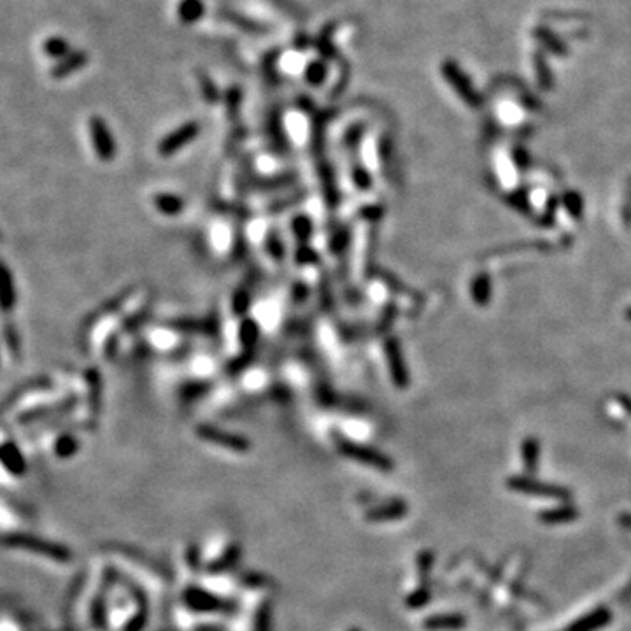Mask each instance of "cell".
<instances>
[{
  "label": "cell",
  "mask_w": 631,
  "mask_h": 631,
  "mask_svg": "<svg viewBox=\"0 0 631 631\" xmlns=\"http://www.w3.org/2000/svg\"><path fill=\"white\" fill-rule=\"evenodd\" d=\"M297 261L300 265H305V263H316L317 261V255L314 251H312V249H309V248H300L298 249V253H297Z\"/></svg>",
  "instance_id": "36"
},
{
  "label": "cell",
  "mask_w": 631,
  "mask_h": 631,
  "mask_svg": "<svg viewBox=\"0 0 631 631\" xmlns=\"http://www.w3.org/2000/svg\"><path fill=\"white\" fill-rule=\"evenodd\" d=\"M335 27H337V23H328L327 27L321 30V33L317 35V39L314 43L316 50L319 51V55L324 60H337L339 58V50L334 46V43H331V37H334Z\"/></svg>",
  "instance_id": "12"
},
{
  "label": "cell",
  "mask_w": 631,
  "mask_h": 631,
  "mask_svg": "<svg viewBox=\"0 0 631 631\" xmlns=\"http://www.w3.org/2000/svg\"><path fill=\"white\" fill-rule=\"evenodd\" d=\"M363 132H365V128L361 125L351 126V128L346 132V137H344V143H346L347 148H353V149L358 148V144H360Z\"/></svg>",
  "instance_id": "32"
},
{
  "label": "cell",
  "mask_w": 631,
  "mask_h": 631,
  "mask_svg": "<svg viewBox=\"0 0 631 631\" xmlns=\"http://www.w3.org/2000/svg\"><path fill=\"white\" fill-rule=\"evenodd\" d=\"M249 302H251V298H249V293L248 291H244V290H237L235 291V295H234V302H231V307H234V312L235 314H244L246 311H248V307H249Z\"/></svg>",
  "instance_id": "27"
},
{
  "label": "cell",
  "mask_w": 631,
  "mask_h": 631,
  "mask_svg": "<svg viewBox=\"0 0 631 631\" xmlns=\"http://www.w3.org/2000/svg\"><path fill=\"white\" fill-rule=\"evenodd\" d=\"M619 402H621L622 405H625V409L631 414V398L626 397V395H621V397H619Z\"/></svg>",
  "instance_id": "42"
},
{
  "label": "cell",
  "mask_w": 631,
  "mask_h": 631,
  "mask_svg": "<svg viewBox=\"0 0 631 631\" xmlns=\"http://www.w3.org/2000/svg\"><path fill=\"white\" fill-rule=\"evenodd\" d=\"M88 126L89 139H92L93 151H95L97 158L104 163L113 162L116 158V153H118V146H116V139L106 119L100 118V116H92L88 121Z\"/></svg>",
  "instance_id": "1"
},
{
  "label": "cell",
  "mask_w": 631,
  "mask_h": 631,
  "mask_svg": "<svg viewBox=\"0 0 631 631\" xmlns=\"http://www.w3.org/2000/svg\"><path fill=\"white\" fill-rule=\"evenodd\" d=\"M351 175H353V181L356 185L358 190L361 192H368L372 188V175L367 170V167L363 165H354L353 170H351Z\"/></svg>",
  "instance_id": "23"
},
{
  "label": "cell",
  "mask_w": 631,
  "mask_h": 631,
  "mask_svg": "<svg viewBox=\"0 0 631 631\" xmlns=\"http://www.w3.org/2000/svg\"><path fill=\"white\" fill-rule=\"evenodd\" d=\"M442 76L446 77L447 83L454 88V92H456L458 95L461 97L466 104H468V106L477 107L483 104L481 95L476 92V89H473L472 83H470V79L466 77V74H463V70L459 69L456 63L451 62V60L444 62L442 63Z\"/></svg>",
  "instance_id": "3"
},
{
  "label": "cell",
  "mask_w": 631,
  "mask_h": 631,
  "mask_svg": "<svg viewBox=\"0 0 631 631\" xmlns=\"http://www.w3.org/2000/svg\"><path fill=\"white\" fill-rule=\"evenodd\" d=\"M626 317H628V319H631V307L628 309V312H626Z\"/></svg>",
  "instance_id": "43"
},
{
  "label": "cell",
  "mask_w": 631,
  "mask_h": 631,
  "mask_svg": "<svg viewBox=\"0 0 631 631\" xmlns=\"http://www.w3.org/2000/svg\"><path fill=\"white\" fill-rule=\"evenodd\" d=\"M18 290L14 275L4 260H0V312L9 314L16 309Z\"/></svg>",
  "instance_id": "8"
},
{
  "label": "cell",
  "mask_w": 631,
  "mask_h": 631,
  "mask_svg": "<svg viewBox=\"0 0 631 631\" xmlns=\"http://www.w3.org/2000/svg\"><path fill=\"white\" fill-rule=\"evenodd\" d=\"M537 37H539L540 40H544L545 46H549V50L554 51V53H561V55H565V53H566L565 46H563V44L559 43V40L556 39V37H552L549 32H544V30H539V32H537Z\"/></svg>",
  "instance_id": "30"
},
{
  "label": "cell",
  "mask_w": 631,
  "mask_h": 631,
  "mask_svg": "<svg viewBox=\"0 0 631 631\" xmlns=\"http://www.w3.org/2000/svg\"><path fill=\"white\" fill-rule=\"evenodd\" d=\"M509 202H510V205H514V207L519 209L521 212H525V214H530V211H532L526 190H519V192L509 195Z\"/></svg>",
  "instance_id": "28"
},
{
  "label": "cell",
  "mask_w": 631,
  "mask_h": 631,
  "mask_svg": "<svg viewBox=\"0 0 631 631\" xmlns=\"http://www.w3.org/2000/svg\"><path fill=\"white\" fill-rule=\"evenodd\" d=\"M267 249L275 260H282V256H285V246H282L281 238H279L274 231H270V234H268Z\"/></svg>",
  "instance_id": "29"
},
{
  "label": "cell",
  "mask_w": 631,
  "mask_h": 631,
  "mask_svg": "<svg viewBox=\"0 0 631 631\" xmlns=\"http://www.w3.org/2000/svg\"><path fill=\"white\" fill-rule=\"evenodd\" d=\"M293 231L302 242L307 241L312 234V223L311 219H307L305 216H298V218L293 219Z\"/></svg>",
  "instance_id": "26"
},
{
  "label": "cell",
  "mask_w": 631,
  "mask_h": 631,
  "mask_svg": "<svg viewBox=\"0 0 631 631\" xmlns=\"http://www.w3.org/2000/svg\"><path fill=\"white\" fill-rule=\"evenodd\" d=\"M238 335H241V342L244 346L246 353H251L255 349L256 342L260 337V328L256 324L255 319H244L238 327Z\"/></svg>",
  "instance_id": "17"
},
{
  "label": "cell",
  "mask_w": 631,
  "mask_h": 631,
  "mask_svg": "<svg viewBox=\"0 0 631 631\" xmlns=\"http://www.w3.org/2000/svg\"><path fill=\"white\" fill-rule=\"evenodd\" d=\"M89 62V55L87 51L83 50H76V51H70L67 57H63L62 60H58L53 67H51L50 74L53 79H65V77L72 76L76 74L77 70H81L83 67H87Z\"/></svg>",
  "instance_id": "9"
},
{
  "label": "cell",
  "mask_w": 631,
  "mask_h": 631,
  "mask_svg": "<svg viewBox=\"0 0 631 631\" xmlns=\"http://www.w3.org/2000/svg\"><path fill=\"white\" fill-rule=\"evenodd\" d=\"M309 44H311V40H309V37L304 35V33H300L298 37H295V46H297L298 50H304V48H307Z\"/></svg>",
  "instance_id": "41"
},
{
  "label": "cell",
  "mask_w": 631,
  "mask_h": 631,
  "mask_svg": "<svg viewBox=\"0 0 631 631\" xmlns=\"http://www.w3.org/2000/svg\"><path fill=\"white\" fill-rule=\"evenodd\" d=\"M339 449H341V453H344L346 456L358 459V461L361 463H367V465L375 466V468L390 470L391 466H393V463L384 456V454L377 453V451H373L372 447L360 446V444L349 442V440H341V442H339Z\"/></svg>",
  "instance_id": "6"
},
{
  "label": "cell",
  "mask_w": 631,
  "mask_h": 631,
  "mask_svg": "<svg viewBox=\"0 0 631 631\" xmlns=\"http://www.w3.org/2000/svg\"><path fill=\"white\" fill-rule=\"evenodd\" d=\"M225 102H226V113H229L230 119L237 118L238 111H241L242 104V92L241 88L230 87L225 93Z\"/></svg>",
  "instance_id": "22"
},
{
  "label": "cell",
  "mask_w": 631,
  "mask_h": 631,
  "mask_svg": "<svg viewBox=\"0 0 631 631\" xmlns=\"http://www.w3.org/2000/svg\"><path fill=\"white\" fill-rule=\"evenodd\" d=\"M55 447H57L55 451H57L60 456H70V454L76 453L77 442L72 439V437H62Z\"/></svg>",
  "instance_id": "31"
},
{
  "label": "cell",
  "mask_w": 631,
  "mask_h": 631,
  "mask_svg": "<svg viewBox=\"0 0 631 631\" xmlns=\"http://www.w3.org/2000/svg\"><path fill=\"white\" fill-rule=\"evenodd\" d=\"M563 204H565L566 211L574 216V218H581L582 209H584V202L582 197L577 192H566L563 195Z\"/></svg>",
  "instance_id": "24"
},
{
  "label": "cell",
  "mask_w": 631,
  "mask_h": 631,
  "mask_svg": "<svg viewBox=\"0 0 631 631\" xmlns=\"http://www.w3.org/2000/svg\"><path fill=\"white\" fill-rule=\"evenodd\" d=\"M349 77H351V65L347 62H342L341 79H339L337 84H335L334 92H331V97H337V95H341L342 92H344V88H346L347 81H349Z\"/></svg>",
  "instance_id": "34"
},
{
  "label": "cell",
  "mask_w": 631,
  "mask_h": 631,
  "mask_svg": "<svg viewBox=\"0 0 631 631\" xmlns=\"http://www.w3.org/2000/svg\"><path fill=\"white\" fill-rule=\"evenodd\" d=\"M395 317H397V307H395V305H388L383 317H380V323L383 324L379 327V330L383 331V330H386V328H390L391 323L395 321Z\"/></svg>",
  "instance_id": "35"
},
{
  "label": "cell",
  "mask_w": 631,
  "mask_h": 631,
  "mask_svg": "<svg viewBox=\"0 0 631 631\" xmlns=\"http://www.w3.org/2000/svg\"><path fill=\"white\" fill-rule=\"evenodd\" d=\"M199 83H200V92L202 97L207 104H216L219 102V89L216 87V83L212 81V77L209 74H205L204 70H199Z\"/></svg>",
  "instance_id": "21"
},
{
  "label": "cell",
  "mask_w": 631,
  "mask_h": 631,
  "mask_svg": "<svg viewBox=\"0 0 631 631\" xmlns=\"http://www.w3.org/2000/svg\"><path fill=\"white\" fill-rule=\"evenodd\" d=\"M347 244V231L346 230H339L337 234L334 235V241H331V251L339 253L342 251V248Z\"/></svg>",
  "instance_id": "37"
},
{
  "label": "cell",
  "mask_w": 631,
  "mask_h": 631,
  "mask_svg": "<svg viewBox=\"0 0 631 631\" xmlns=\"http://www.w3.org/2000/svg\"><path fill=\"white\" fill-rule=\"evenodd\" d=\"M167 327L170 328H177L181 331H211L216 330V319H207V321H195V319H175V321H169Z\"/></svg>",
  "instance_id": "18"
},
{
  "label": "cell",
  "mask_w": 631,
  "mask_h": 631,
  "mask_svg": "<svg viewBox=\"0 0 631 631\" xmlns=\"http://www.w3.org/2000/svg\"><path fill=\"white\" fill-rule=\"evenodd\" d=\"M537 69H539V81H540V87L542 88H551L552 79H551V74H549L547 65L542 60V55L537 53Z\"/></svg>",
  "instance_id": "33"
},
{
  "label": "cell",
  "mask_w": 631,
  "mask_h": 631,
  "mask_svg": "<svg viewBox=\"0 0 631 631\" xmlns=\"http://www.w3.org/2000/svg\"><path fill=\"white\" fill-rule=\"evenodd\" d=\"M428 628H449V630H456L465 626V619L459 618V615H446V618H439V619H432L430 622H427Z\"/></svg>",
  "instance_id": "25"
},
{
  "label": "cell",
  "mask_w": 631,
  "mask_h": 631,
  "mask_svg": "<svg viewBox=\"0 0 631 631\" xmlns=\"http://www.w3.org/2000/svg\"><path fill=\"white\" fill-rule=\"evenodd\" d=\"M43 51L46 57L53 58V60H62L63 57L70 53V44L65 37H60V35H51L48 37L46 40L43 43Z\"/></svg>",
  "instance_id": "15"
},
{
  "label": "cell",
  "mask_w": 631,
  "mask_h": 631,
  "mask_svg": "<svg viewBox=\"0 0 631 631\" xmlns=\"http://www.w3.org/2000/svg\"><path fill=\"white\" fill-rule=\"evenodd\" d=\"M539 458H540V444L537 439H526L522 442V461H525L526 470L530 473L537 472L539 468Z\"/></svg>",
  "instance_id": "19"
},
{
  "label": "cell",
  "mask_w": 631,
  "mask_h": 631,
  "mask_svg": "<svg viewBox=\"0 0 631 631\" xmlns=\"http://www.w3.org/2000/svg\"><path fill=\"white\" fill-rule=\"evenodd\" d=\"M608 621H610V612L605 610V608H598V610H595L593 614L582 618L581 621L574 622V625L569 628V631H596L607 625Z\"/></svg>",
  "instance_id": "13"
},
{
  "label": "cell",
  "mask_w": 631,
  "mask_h": 631,
  "mask_svg": "<svg viewBox=\"0 0 631 631\" xmlns=\"http://www.w3.org/2000/svg\"><path fill=\"white\" fill-rule=\"evenodd\" d=\"M200 123L199 121H188L185 125L177 126L174 132H170L169 136L163 137L158 144V153L163 158H169L174 156L175 153L181 151L182 148H186L188 144H192L197 137L200 136Z\"/></svg>",
  "instance_id": "2"
},
{
  "label": "cell",
  "mask_w": 631,
  "mask_h": 631,
  "mask_svg": "<svg viewBox=\"0 0 631 631\" xmlns=\"http://www.w3.org/2000/svg\"><path fill=\"white\" fill-rule=\"evenodd\" d=\"M205 14L204 0H179L177 18L181 23L193 25L200 21Z\"/></svg>",
  "instance_id": "10"
},
{
  "label": "cell",
  "mask_w": 631,
  "mask_h": 631,
  "mask_svg": "<svg viewBox=\"0 0 631 631\" xmlns=\"http://www.w3.org/2000/svg\"><path fill=\"white\" fill-rule=\"evenodd\" d=\"M622 218H625L626 225H630L631 223V185L628 188V195H626V204H625V212H622Z\"/></svg>",
  "instance_id": "40"
},
{
  "label": "cell",
  "mask_w": 631,
  "mask_h": 631,
  "mask_svg": "<svg viewBox=\"0 0 631 631\" xmlns=\"http://www.w3.org/2000/svg\"><path fill=\"white\" fill-rule=\"evenodd\" d=\"M153 205L158 209L160 214L177 216L185 211L186 202L179 195H174V193H158V195L153 197Z\"/></svg>",
  "instance_id": "11"
},
{
  "label": "cell",
  "mask_w": 631,
  "mask_h": 631,
  "mask_svg": "<svg viewBox=\"0 0 631 631\" xmlns=\"http://www.w3.org/2000/svg\"><path fill=\"white\" fill-rule=\"evenodd\" d=\"M491 278L488 274H479L473 278L472 286H470V293H472V300L477 305H486L491 300Z\"/></svg>",
  "instance_id": "14"
},
{
  "label": "cell",
  "mask_w": 631,
  "mask_h": 631,
  "mask_svg": "<svg viewBox=\"0 0 631 631\" xmlns=\"http://www.w3.org/2000/svg\"><path fill=\"white\" fill-rule=\"evenodd\" d=\"M384 354H386V363L390 368L391 380L395 383V386L405 390L410 386V373L407 368L405 360H403L400 342L395 337H390L384 344Z\"/></svg>",
  "instance_id": "4"
},
{
  "label": "cell",
  "mask_w": 631,
  "mask_h": 631,
  "mask_svg": "<svg viewBox=\"0 0 631 631\" xmlns=\"http://www.w3.org/2000/svg\"><path fill=\"white\" fill-rule=\"evenodd\" d=\"M578 516V512L572 507H558V509L545 510L540 514V521L549 522V525H559V522H570Z\"/></svg>",
  "instance_id": "20"
},
{
  "label": "cell",
  "mask_w": 631,
  "mask_h": 631,
  "mask_svg": "<svg viewBox=\"0 0 631 631\" xmlns=\"http://www.w3.org/2000/svg\"><path fill=\"white\" fill-rule=\"evenodd\" d=\"M514 162L517 163L519 169H521V170H526V167L530 165V156H528V153H526L522 148H517L516 151H514Z\"/></svg>",
  "instance_id": "38"
},
{
  "label": "cell",
  "mask_w": 631,
  "mask_h": 631,
  "mask_svg": "<svg viewBox=\"0 0 631 631\" xmlns=\"http://www.w3.org/2000/svg\"><path fill=\"white\" fill-rule=\"evenodd\" d=\"M361 211H363L361 212V216L367 219H372V221H377V219L383 216V207H377V205H373V207H365L361 209Z\"/></svg>",
  "instance_id": "39"
},
{
  "label": "cell",
  "mask_w": 631,
  "mask_h": 631,
  "mask_svg": "<svg viewBox=\"0 0 631 631\" xmlns=\"http://www.w3.org/2000/svg\"><path fill=\"white\" fill-rule=\"evenodd\" d=\"M507 486L517 493H526V495H535V496H549V498H570L569 489L559 488V486H551V484H544L540 481L530 479V477H510Z\"/></svg>",
  "instance_id": "5"
},
{
  "label": "cell",
  "mask_w": 631,
  "mask_h": 631,
  "mask_svg": "<svg viewBox=\"0 0 631 631\" xmlns=\"http://www.w3.org/2000/svg\"><path fill=\"white\" fill-rule=\"evenodd\" d=\"M197 435H199L200 439L207 440V442L218 444V446H223V447H229V449L237 451V453H246V451H249V442L244 439V437H238V435H234V433L218 430V428L209 427V424H202V427L197 428Z\"/></svg>",
  "instance_id": "7"
},
{
  "label": "cell",
  "mask_w": 631,
  "mask_h": 631,
  "mask_svg": "<svg viewBox=\"0 0 631 631\" xmlns=\"http://www.w3.org/2000/svg\"><path fill=\"white\" fill-rule=\"evenodd\" d=\"M305 81H307L311 87H321V84L327 81L328 77V63L327 60H312L311 63H307L304 72Z\"/></svg>",
  "instance_id": "16"
}]
</instances>
